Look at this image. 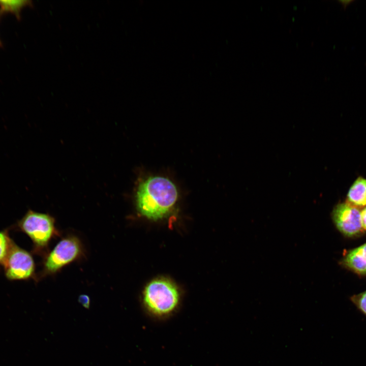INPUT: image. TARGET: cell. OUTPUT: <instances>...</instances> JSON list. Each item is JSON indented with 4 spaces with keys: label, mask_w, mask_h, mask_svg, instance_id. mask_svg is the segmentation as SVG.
<instances>
[{
    "label": "cell",
    "mask_w": 366,
    "mask_h": 366,
    "mask_svg": "<svg viewBox=\"0 0 366 366\" xmlns=\"http://www.w3.org/2000/svg\"><path fill=\"white\" fill-rule=\"evenodd\" d=\"M178 197L177 188L169 178L151 176L139 184L136 194L137 208L148 219L159 220L171 211Z\"/></svg>",
    "instance_id": "obj_1"
},
{
    "label": "cell",
    "mask_w": 366,
    "mask_h": 366,
    "mask_svg": "<svg viewBox=\"0 0 366 366\" xmlns=\"http://www.w3.org/2000/svg\"><path fill=\"white\" fill-rule=\"evenodd\" d=\"M143 300L149 313L157 317H164L176 308L179 294L172 282L159 279L150 282L146 286L143 292Z\"/></svg>",
    "instance_id": "obj_2"
},
{
    "label": "cell",
    "mask_w": 366,
    "mask_h": 366,
    "mask_svg": "<svg viewBox=\"0 0 366 366\" xmlns=\"http://www.w3.org/2000/svg\"><path fill=\"white\" fill-rule=\"evenodd\" d=\"M17 227L31 239L36 252L45 248L56 232L53 217L30 209L18 221Z\"/></svg>",
    "instance_id": "obj_3"
},
{
    "label": "cell",
    "mask_w": 366,
    "mask_h": 366,
    "mask_svg": "<svg viewBox=\"0 0 366 366\" xmlns=\"http://www.w3.org/2000/svg\"><path fill=\"white\" fill-rule=\"evenodd\" d=\"M82 248L80 240L73 236L60 240L45 258L42 274H53L80 257Z\"/></svg>",
    "instance_id": "obj_4"
},
{
    "label": "cell",
    "mask_w": 366,
    "mask_h": 366,
    "mask_svg": "<svg viewBox=\"0 0 366 366\" xmlns=\"http://www.w3.org/2000/svg\"><path fill=\"white\" fill-rule=\"evenodd\" d=\"M3 266L5 276L11 281L27 280L35 273V265L32 256L14 241Z\"/></svg>",
    "instance_id": "obj_5"
},
{
    "label": "cell",
    "mask_w": 366,
    "mask_h": 366,
    "mask_svg": "<svg viewBox=\"0 0 366 366\" xmlns=\"http://www.w3.org/2000/svg\"><path fill=\"white\" fill-rule=\"evenodd\" d=\"M332 218L337 229L346 236H357L363 231L359 208L347 202L339 203L334 207Z\"/></svg>",
    "instance_id": "obj_6"
},
{
    "label": "cell",
    "mask_w": 366,
    "mask_h": 366,
    "mask_svg": "<svg viewBox=\"0 0 366 366\" xmlns=\"http://www.w3.org/2000/svg\"><path fill=\"white\" fill-rule=\"evenodd\" d=\"M342 263L358 274H366V243L349 251L343 258Z\"/></svg>",
    "instance_id": "obj_7"
},
{
    "label": "cell",
    "mask_w": 366,
    "mask_h": 366,
    "mask_svg": "<svg viewBox=\"0 0 366 366\" xmlns=\"http://www.w3.org/2000/svg\"><path fill=\"white\" fill-rule=\"evenodd\" d=\"M347 202L358 208L366 206V179L359 177L351 186Z\"/></svg>",
    "instance_id": "obj_8"
},
{
    "label": "cell",
    "mask_w": 366,
    "mask_h": 366,
    "mask_svg": "<svg viewBox=\"0 0 366 366\" xmlns=\"http://www.w3.org/2000/svg\"><path fill=\"white\" fill-rule=\"evenodd\" d=\"M31 5L29 1H0V16L11 13L19 20L22 9Z\"/></svg>",
    "instance_id": "obj_9"
},
{
    "label": "cell",
    "mask_w": 366,
    "mask_h": 366,
    "mask_svg": "<svg viewBox=\"0 0 366 366\" xmlns=\"http://www.w3.org/2000/svg\"><path fill=\"white\" fill-rule=\"evenodd\" d=\"M13 241L7 231H0V265H3Z\"/></svg>",
    "instance_id": "obj_10"
},
{
    "label": "cell",
    "mask_w": 366,
    "mask_h": 366,
    "mask_svg": "<svg viewBox=\"0 0 366 366\" xmlns=\"http://www.w3.org/2000/svg\"><path fill=\"white\" fill-rule=\"evenodd\" d=\"M351 300L357 308L366 316V291L351 297Z\"/></svg>",
    "instance_id": "obj_11"
},
{
    "label": "cell",
    "mask_w": 366,
    "mask_h": 366,
    "mask_svg": "<svg viewBox=\"0 0 366 366\" xmlns=\"http://www.w3.org/2000/svg\"><path fill=\"white\" fill-rule=\"evenodd\" d=\"M79 302L85 308H88L90 304V299L88 296L81 295L79 297Z\"/></svg>",
    "instance_id": "obj_12"
},
{
    "label": "cell",
    "mask_w": 366,
    "mask_h": 366,
    "mask_svg": "<svg viewBox=\"0 0 366 366\" xmlns=\"http://www.w3.org/2000/svg\"><path fill=\"white\" fill-rule=\"evenodd\" d=\"M360 215L362 228L366 230V207L360 211Z\"/></svg>",
    "instance_id": "obj_13"
},
{
    "label": "cell",
    "mask_w": 366,
    "mask_h": 366,
    "mask_svg": "<svg viewBox=\"0 0 366 366\" xmlns=\"http://www.w3.org/2000/svg\"><path fill=\"white\" fill-rule=\"evenodd\" d=\"M2 46V44L0 40V47Z\"/></svg>",
    "instance_id": "obj_14"
}]
</instances>
